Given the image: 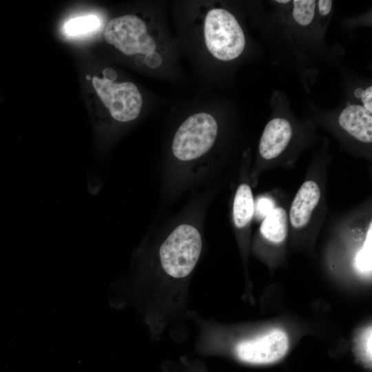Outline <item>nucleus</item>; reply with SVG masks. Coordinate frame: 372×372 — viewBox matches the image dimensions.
Returning <instances> with one entry per match:
<instances>
[{"mask_svg":"<svg viewBox=\"0 0 372 372\" xmlns=\"http://www.w3.org/2000/svg\"><path fill=\"white\" fill-rule=\"evenodd\" d=\"M218 132L215 118L207 113L187 118L175 134L172 152L182 161H190L206 153L214 145Z\"/></svg>","mask_w":372,"mask_h":372,"instance_id":"nucleus-3","label":"nucleus"},{"mask_svg":"<svg viewBox=\"0 0 372 372\" xmlns=\"http://www.w3.org/2000/svg\"><path fill=\"white\" fill-rule=\"evenodd\" d=\"M260 233L271 242L280 244L287 236V216L285 209L273 208L260 225Z\"/></svg>","mask_w":372,"mask_h":372,"instance_id":"nucleus-10","label":"nucleus"},{"mask_svg":"<svg viewBox=\"0 0 372 372\" xmlns=\"http://www.w3.org/2000/svg\"><path fill=\"white\" fill-rule=\"evenodd\" d=\"M316 3V8H318V10L319 12V14L321 16H327L328 15L331 10L332 8V1H328V0H320L317 1Z\"/></svg>","mask_w":372,"mask_h":372,"instance_id":"nucleus-18","label":"nucleus"},{"mask_svg":"<svg viewBox=\"0 0 372 372\" xmlns=\"http://www.w3.org/2000/svg\"><path fill=\"white\" fill-rule=\"evenodd\" d=\"M93 86L113 118L128 122L138 117L143 104L142 96L132 83H115L97 76L92 78Z\"/></svg>","mask_w":372,"mask_h":372,"instance_id":"nucleus-5","label":"nucleus"},{"mask_svg":"<svg viewBox=\"0 0 372 372\" xmlns=\"http://www.w3.org/2000/svg\"><path fill=\"white\" fill-rule=\"evenodd\" d=\"M355 265L358 270L362 273H369L371 271V225L368 230L364 243L358 251Z\"/></svg>","mask_w":372,"mask_h":372,"instance_id":"nucleus-14","label":"nucleus"},{"mask_svg":"<svg viewBox=\"0 0 372 372\" xmlns=\"http://www.w3.org/2000/svg\"><path fill=\"white\" fill-rule=\"evenodd\" d=\"M201 249L202 239L198 229L189 225H180L160 247L161 265L168 275L184 278L194 269Z\"/></svg>","mask_w":372,"mask_h":372,"instance_id":"nucleus-1","label":"nucleus"},{"mask_svg":"<svg viewBox=\"0 0 372 372\" xmlns=\"http://www.w3.org/2000/svg\"><path fill=\"white\" fill-rule=\"evenodd\" d=\"M292 133V127L288 120L275 118L269 121L260 140L261 156L267 160L278 157L288 145Z\"/></svg>","mask_w":372,"mask_h":372,"instance_id":"nucleus-7","label":"nucleus"},{"mask_svg":"<svg viewBox=\"0 0 372 372\" xmlns=\"http://www.w3.org/2000/svg\"><path fill=\"white\" fill-rule=\"evenodd\" d=\"M103 74H109L108 76L104 77V79H107L109 81H113L116 77V72L110 68L105 69L103 71Z\"/></svg>","mask_w":372,"mask_h":372,"instance_id":"nucleus-19","label":"nucleus"},{"mask_svg":"<svg viewBox=\"0 0 372 372\" xmlns=\"http://www.w3.org/2000/svg\"><path fill=\"white\" fill-rule=\"evenodd\" d=\"M357 97H360L362 107L372 113V87L369 86L365 90L358 88L355 92Z\"/></svg>","mask_w":372,"mask_h":372,"instance_id":"nucleus-16","label":"nucleus"},{"mask_svg":"<svg viewBox=\"0 0 372 372\" xmlns=\"http://www.w3.org/2000/svg\"><path fill=\"white\" fill-rule=\"evenodd\" d=\"M371 327L364 330L359 338L360 351L368 362H371Z\"/></svg>","mask_w":372,"mask_h":372,"instance_id":"nucleus-15","label":"nucleus"},{"mask_svg":"<svg viewBox=\"0 0 372 372\" xmlns=\"http://www.w3.org/2000/svg\"><path fill=\"white\" fill-rule=\"evenodd\" d=\"M100 25V20L95 15L79 17L68 20L63 26L65 34L78 36L96 30Z\"/></svg>","mask_w":372,"mask_h":372,"instance_id":"nucleus-12","label":"nucleus"},{"mask_svg":"<svg viewBox=\"0 0 372 372\" xmlns=\"http://www.w3.org/2000/svg\"><path fill=\"white\" fill-rule=\"evenodd\" d=\"M292 15L294 21L302 26L309 25L314 19L316 10V1H293Z\"/></svg>","mask_w":372,"mask_h":372,"instance_id":"nucleus-13","label":"nucleus"},{"mask_svg":"<svg viewBox=\"0 0 372 372\" xmlns=\"http://www.w3.org/2000/svg\"><path fill=\"white\" fill-rule=\"evenodd\" d=\"M340 127L355 139L366 143L372 141V113L361 105L347 106L340 114Z\"/></svg>","mask_w":372,"mask_h":372,"instance_id":"nucleus-9","label":"nucleus"},{"mask_svg":"<svg viewBox=\"0 0 372 372\" xmlns=\"http://www.w3.org/2000/svg\"><path fill=\"white\" fill-rule=\"evenodd\" d=\"M288 349L289 339L286 332L280 329H273L240 342L236 347V353L243 362L265 364L282 358Z\"/></svg>","mask_w":372,"mask_h":372,"instance_id":"nucleus-6","label":"nucleus"},{"mask_svg":"<svg viewBox=\"0 0 372 372\" xmlns=\"http://www.w3.org/2000/svg\"><path fill=\"white\" fill-rule=\"evenodd\" d=\"M104 37L108 43L125 55L143 54L149 56L156 48L144 21L133 14L123 15L110 21Z\"/></svg>","mask_w":372,"mask_h":372,"instance_id":"nucleus-4","label":"nucleus"},{"mask_svg":"<svg viewBox=\"0 0 372 372\" xmlns=\"http://www.w3.org/2000/svg\"><path fill=\"white\" fill-rule=\"evenodd\" d=\"M320 189L313 180L305 181L298 191L290 208L289 219L296 229L305 227L320 198Z\"/></svg>","mask_w":372,"mask_h":372,"instance_id":"nucleus-8","label":"nucleus"},{"mask_svg":"<svg viewBox=\"0 0 372 372\" xmlns=\"http://www.w3.org/2000/svg\"><path fill=\"white\" fill-rule=\"evenodd\" d=\"M205 40L209 52L217 59L229 61L244 50L245 37L236 17L223 8L208 12L204 26Z\"/></svg>","mask_w":372,"mask_h":372,"instance_id":"nucleus-2","label":"nucleus"},{"mask_svg":"<svg viewBox=\"0 0 372 372\" xmlns=\"http://www.w3.org/2000/svg\"><path fill=\"white\" fill-rule=\"evenodd\" d=\"M272 203L271 201L263 198L258 200V211L262 216H267L273 209Z\"/></svg>","mask_w":372,"mask_h":372,"instance_id":"nucleus-17","label":"nucleus"},{"mask_svg":"<svg viewBox=\"0 0 372 372\" xmlns=\"http://www.w3.org/2000/svg\"><path fill=\"white\" fill-rule=\"evenodd\" d=\"M276 2L280 3H287L290 2V1H276Z\"/></svg>","mask_w":372,"mask_h":372,"instance_id":"nucleus-20","label":"nucleus"},{"mask_svg":"<svg viewBox=\"0 0 372 372\" xmlns=\"http://www.w3.org/2000/svg\"><path fill=\"white\" fill-rule=\"evenodd\" d=\"M254 214V198L251 189L247 184L240 185L237 189L233 205L235 225L238 228L247 226Z\"/></svg>","mask_w":372,"mask_h":372,"instance_id":"nucleus-11","label":"nucleus"}]
</instances>
